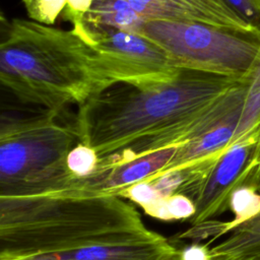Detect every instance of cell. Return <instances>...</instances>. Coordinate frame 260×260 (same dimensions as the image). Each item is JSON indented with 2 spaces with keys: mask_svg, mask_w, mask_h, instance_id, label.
<instances>
[{
  "mask_svg": "<svg viewBox=\"0 0 260 260\" xmlns=\"http://www.w3.org/2000/svg\"><path fill=\"white\" fill-rule=\"evenodd\" d=\"M119 196L131 199L132 201L139 204L144 209V211L151 207L159 199H161L153 186L146 181L134 184L126 188L120 193Z\"/></svg>",
  "mask_w": 260,
  "mask_h": 260,
  "instance_id": "cell-19",
  "label": "cell"
},
{
  "mask_svg": "<svg viewBox=\"0 0 260 260\" xmlns=\"http://www.w3.org/2000/svg\"><path fill=\"white\" fill-rule=\"evenodd\" d=\"M140 35L160 46L179 68L246 79L260 52V30L150 19Z\"/></svg>",
  "mask_w": 260,
  "mask_h": 260,
  "instance_id": "cell-5",
  "label": "cell"
},
{
  "mask_svg": "<svg viewBox=\"0 0 260 260\" xmlns=\"http://www.w3.org/2000/svg\"><path fill=\"white\" fill-rule=\"evenodd\" d=\"M182 260H209V249L199 245L188 247L182 250Z\"/></svg>",
  "mask_w": 260,
  "mask_h": 260,
  "instance_id": "cell-22",
  "label": "cell"
},
{
  "mask_svg": "<svg viewBox=\"0 0 260 260\" xmlns=\"http://www.w3.org/2000/svg\"><path fill=\"white\" fill-rule=\"evenodd\" d=\"M0 260H54V259L48 258L40 254H34V255H24V256H16V257H5V258H0Z\"/></svg>",
  "mask_w": 260,
  "mask_h": 260,
  "instance_id": "cell-23",
  "label": "cell"
},
{
  "mask_svg": "<svg viewBox=\"0 0 260 260\" xmlns=\"http://www.w3.org/2000/svg\"><path fill=\"white\" fill-rule=\"evenodd\" d=\"M242 80L183 68L164 82L111 85L79 105L75 126L80 142L96 151L98 167L181 144L194 135L211 106Z\"/></svg>",
  "mask_w": 260,
  "mask_h": 260,
  "instance_id": "cell-1",
  "label": "cell"
},
{
  "mask_svg": "<svg viewBox=\"0 0 260 260\" xmlns=\"http://www.w3.org/2000/svg\"><path fill=\"white\" fill-rule=\"evenodd\" d=\"M251 27L260 30V0H224Z\"/></svg>",
  "mask_w": 260,
  "mask_h": 260,
  "instance_id": "cell-20",
  "label": "cell"
},
{
  "mask_svg": "<svg viewBox=\"0 0 260 260\" xmlns=\"http://www.w3.org/2000/svg\"><path fill=\"white\" fill-rule=\"evenodd\" d=\"M252 136L257 138L256 162L260 169V52L249 77L240 122L232 144Z\"/></svg>",
  "mask_w": 260,
  "mask_h": 260,
  "instance_id": "cell-13",
  "label": "cell"
},
{
  "mask_svg": "<svg viewBox=\"0 0 260 260\" xmlns=\"http://www.w3.org/2000/svg\"><path fill=\"white\" fill-rule=\"evenodd\" d=\"M94 0H66L65 8L61 14L62 19L73 25V30L85 40V17Z\"/></svg>",
  "mask_w": 260,
  "mask_h": 260,
  "instance_id": "cell-18",
  "label": "cell"
},
{
  "mask_svg": "<svg viewBox=\"0 0 260 260\" xmlns=\"http://www.w3.org/2000/svg\"><path fill=\"white\" fill-rule=\"evenodd\" d=\"M166 202L171 219H189L195 212L194 202L184 195H172Z\"/></svg>",
  "mask_w": 260,
  "mask_h": 260,
  "instance_id": "cell-21",
  "label": "cell"
},
{
  "mask_svg": "<svg viewBox=\"0 0 260 260\" xmlns=\"http://www.w3.org/2000/svg\"><path fill=\"white\" fill-rule=\"evenodd\" d=\"M178 146L179 144L122 162L96 167L91 174L73 178L66 189L55 193L69 196H119L126 188L150 181L160 174L173 159Z\"/></svg>",
  "mask_w": 260,
  "mask_h": 260,
  "instance_id": "cell-9",
  "label": "cell"
},
{
  "mask_svg": "<svg viewBox=\"0 0 260 260\" xmlns=\"http://www.w3.org/2000/svg\"><path fill=\"white\" fill-rule=\"evenodd\" d=\"M146 20L162 19L208 23L238 29H255L224 0H127ZM258 30V29H257Z\"/></svg>",
  "mask_w": 260,
  "mask_h": 260,
  "instance_id": "cell-11",
  "label": "cell"
},
{
  "mask_svg": "<svg viewBox=\"0 0 260 260\" xmlns=\"http://www.w3.org/2000/svg\"><path fill=\"white\" fill-rule=\"evenodd\" d=\"M99 155L89 145L79 142L69 152L67 167L74 177H85L98 167Z\"/></svg>",
  "mask_w": 260,
  "mask_h": 260,
  "instance_id": "cell-16",
  "label": "cell"
},
{
  "mask_svg": "<svg viewBox=\"0 0 260 260\" xmlns=\"http://www.w3.org/2000/svg\"><path fill=\"white\" fill-rule=\"evenodd\" d=\"M231 232L226 240L209 249L210 256L260 257V213Z\"/></svg>",
  "mask_w": 260,
  "mask_h": 260,
  "instance_id": "cell-14",
  "label": "cell"
},
{
  "mask_svg": "<svg viewBox=\"0 0 260 260\" xmlns=\"http://www.w3.org/2000/svg\"><path fill=\"white\" fill-rule=\"evenodd\" d=\"M249 77L230 88L211 106L196 133L179 144L173 159L157 176L204 160H218L223 155L232 145L240 122Z\"/></svg>",
  "mask_w": 260,
  "mask_h": 260,
  "instance_id": "cell-7",
  "label": "cell"
},
{
  "mask_svg": "<svg viewBox=\"0 0 260 260\" xmlns=\"http://www.w3.org/2000/svg\"><path fill=\"white\" fill-rule=\"evenodd\" d=\"M230 209L235 216L230 221H220V236L260 213V191L251 186H241L232 194Z\"/></svg>",
  "mask_w": 260,
  "mask_h": 260,
  "instance_id": "cell-15",
  "label": "cell"
},
{
  "mask_svg": "<svg viewBox=\"0 0 260 260\" xmlns=\"http://www.w3.org/2000/svg\"><path fill=\"white\" fill-rule=\"evenodd\" d=\"M30 20L53 25L62 14L66 0H22Z\"/></svg>",
  "mask_w": 260,
  "mask_h": 260,
  "instance_id": "cell-17",
  "label": "cell"
},
{
  "mask_svg": "<svg viewBox=\"0 0 260 260\" xmlns=\"http://www.w3.org/2000/svg\"><path fill=\"white\" fill-rule=\"evenodd\" d=\"M40 255L54 260H182V250L150 230L121 240Z\"/></svg>",
  "mask_w": 260,
  "mask_h": 260,
  "instance_id": "cell-10",
  "label": "cell"
},
{
  "mask_svg": "<svg viewBox=\"0 0 260 260\" xmlns=\"http://www.w3.org/2000/svg\"><path fill=\"white\" fill-rule=\"evenodd\" d=\"M86 42L93 48L105 88L117 83L148 85L164 82L176 77L183 69L160 46L140 34L95 28L87 31Z\"/></svg>",
  "mask_w": 260,
  "mask_h": 260,
  "instance_id": "cell-6",
  "label": "cell"
},
{
  "mask_svg": "<svg viewBox=\"0 0 260 260\" xmlns=\"http://www.w3.org/2000/svg\"><path fill=\"white\" fill-rule=\"evenodd\" d=\"M61 111L2 118L0 127V196L46 195L66 189L75 178L67 167L70 150L80 142L74 124L59 121Z\"/></svg>",
  "mask_w": 260,
  "mask_h": 260,
  "instance_id": "cell-4",
  "label": "cell"
},
{
  "mask_svg": "<svg viewBox=\"0 0 260 260\" xmlns=\"http://www.w3.org/2000/svg\"><path fill=\"white\" fill-rule=\"evenodd\" d=\"M0 81L23 103L62 111L105 89L93 48L73 29L2 21Z\"/></svg>",
  "mask_w": 260,
  "mask_h": 260,
  "instance_id": "cell-3",
  "label": "cell"
},
{
  "mask_svg": "<svg viewBox=\"0 0 260 260\" xmlns=\"http://www.w3.org/2000/svg\"><path fill=\"white\" fill-rule=\"evenodd\" d=\"M145 21L127 0H94L85 17V41L88 30L103 27L138 34Z\"/></svg>",
  "mask_w": 260,
  "mask_h": 260,
  "instance_id": "cell-12",
  "label": "cell"
},
{
  "mask_svg": "<svg viewBox=\"0 0 260 260\" xmlns=\"http://www.w3.org/2000/svg\"><path fill=\"white\" fill-rule=\"evenodd\" d=\"M211 260H260V257L256 256H210Z\"/></svg>",
  "mask_w": 260,
  "mask_h": 260,
  "instance_id": "cell-24",
  "label": "cell"
},
{
  "mask_svg": "<svg viewBox=\"0 0 260 260\" xmlns=\"http://www.w3.org/2000/svg\"><path fill=\"white\" fill-rule=\"evenodd\" d=\"M257 138L233 143L217 161L195 201L192 225L213 219L230 208L232 194L241 186L260 191V169L256 162Z\"/></svg>",
  "mask_w": 260,
  "mask_h": 260,
  "instance_id": "cell-8",
  "label": "cell"
},
{
  "mask_svg": "<svg viewBox=\"0 0 260 260\" xmlns=\"http://www.w3.org/2000/svg\"><path fill=\"white\" fill-rule=\"evenodd\" d=\"M147 230L116 195L0 196V258L68 251Z\"/></svg>",
  "mask_w": 260,
  "mask_h": 260,
  "instance_id": "cell-2",
  "label": "cell"
}]
</instances>
